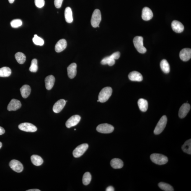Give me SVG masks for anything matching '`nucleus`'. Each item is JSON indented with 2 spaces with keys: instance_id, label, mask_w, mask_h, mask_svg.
I'll use <instances>...</instances> for the list:
<instances>
[{
  "instance_id": "a211bd4d",
  "label": "nucleus",
  "mask_w": 191,
  "mask_h": 191,
  "mask_svg": "<svg viewBox=\"0 0 191 191\" xmlns=\"http://www.w3.org/2000/svg\"><path fill=\"white\" fill-rule=\"evenodd\" d=\"M67 46L66 40L64 39H61L59 40L56 44L55 46V50L56 52L60 53L65 49Z\"/></svg>"
},
{
  "instance_id": "9d476101",
  "label": "nucleus",
  "mask_w": 191,
  "mask_h": 191,
  "mask_svg": "<svg viewBox=\"0 0 191 191\" xmlns=\"http://www.w3.org/2000/svg\"><path fill=\"white\" fill-rule=\"evenodd\" d=\"M81 119V117L79 115H74L69 119L67 120L66 125L68 128H71L75 126L79 123Z\"/></svg>"
},
{
  "instance_id": "423d86ee",
  "label": "nucleus",
  "mask_w": 191,
  "mask_h": 191,
  "mask_svg": "<svg viewBox=\"0 0 191 191\" xmlns=\"http://www.w3.org/2000/svg\"><path fill=\"white\" fill-rule=\"evenodd\" d=\"M88 147V145L86 143L82 144L77 147L73 151V154L74 157L76 158H78L81 156L87 151Z\"/></svg>"
},
{
  "instance_id": "e433bc0d",
  "label": "nucleus",
  "mask_w": 191,
  "mask_h": 191,
  "mask_svg": "<svg viewBox=\"0 0 191 191\" xmlns=\"http://www.w3.org/2000/svg\"><path fill=\"white\" fill-rule=\"evenodd\" d=\"M63 1V0H54V4L56 8H60Z\"/></svg>"
},
{
  "instance_id": "0eeeda50",
  "label": "nucleus",
  "mask_w": 191,
  "mask_h": 191,
  "mask_svg": "<svg viewBox=\"0 0 191 191\" xmlns=\"http://www.w3.org/2000/svg\"><path fill=\"white\" fill-rule=\"evenodd\" d=\"M96 130L98 132L102 133H110L114 130V128L108 123H102L97 126Z\"/></svg>"
},
{
  "instance_id": "6e6552de",
  "label": "nucleus",
  "mask_w": 191,
  "mask_h": 191,
  "mask_svg": "<svg viewBox=\"0 0 191 191\" xmlns=\"http://www.w3.org/2000/svg\"><path fill=\"white\" fill-rule=\"evenodd\" d=\"M19 129L27 132L33 133L37 131V128L32 124L25 123L20 124L19 126Z\"/></svg>"
},
{
  "instance_id": "412c9836",
  "label": "nucleus",
  "mask_w": 191,
  "mask_h": 191,
  "mask_svg": "<svg viewBox=\"0 0 191 191\" xmlns=\"http://www.w3.org/2000/svg\"><path fill=\"white\" fill-rule=\"evenodd\" d=\"M111 166L114 169L122 168L123 166V161L119 159L114 158L112 160L110 161Z\"/></svg>"
},
{
  "instance_id": "dca6fc26",
  "label": "nucleus",
  "mask_w": 191,
  "mask_h": 191,
  "mask_svg": "<svg viewBox=\"0 0 191 191\" xmlns=\"http://www.w3.org/2000/svg\"><path fill=\"white\" fill-rule=\"evenodd\" d=\"M171 26L173 30L176 33H181L184 30V26L178 21H174L172 23Z\"/></svg>"
},
{
  "instance_id": "c9c22d12",
  "label": "nucleus",
  "mask_w": 191,
  "mask_h": 191,
  "mask_svg": "<svg viewBox=\"0 0 191 191\" xmlns=\"http://www.w3.org/2000/svg\"><path fill=\"white\" fill-rule=\"evenodd\" d=\"M35 4L38 8H42L45 5L44 0H35Z\"/></svg>"
},
{
  "instance_id": "bb28decb",
  "label": "nucleus",
  "mask_w": 191,
  "mask_h": 191,
  "mask_svg": "<svg viewBox=\"0 0 191 191\" xmlns=\"http://www.w3.org/2000/svg\"><path fill=\"white\" fill-rule=\"evenodd\" d=\"M161 67L162 71L165 73H169L170 72V66L167 61L164 59L161 63Z\"/></svg>"
},
{
  "instance_id": "37998d69",
  "label": "nucleus",
  "mask_w": 191,
  "mask_h": 191,
  "mask_svg": "<svg viewBox=\"0 0 191 191\" xmlns=\"http://www.w3.org/2000/svg\"><path fill=\"white\" fill-rule=\"evenodd\" d=\"M2 143L1 142H0V149H1L2 148Z\"/></svg>"
},
{
  "instance_id": "7c9ffc66",
  "label": "nucleus",
  "mask_w": 191,
  "mask_h": 191,
  "mask_svg": "<svg viewBox=\"0 0 191 191\" xmlns=\"http://www.w3.org/2000/svg\"><path fill=\"white\" fill-rule=\"evenodd\" d=\"M159 187L162 190L165 191H174L173 188L171 185L167 183L161 182L158 184Z\"/></svg>"
},
{
  "instance_id": "f8f14e48",
  "label": "nucleus",
  "mask_w": 191,
  "mask_h": 191,
  "mask_svg": "<svg viewBox=\"0 0 191 191\" xmlns=\"http://www.w3.org/2000/svg\"><path fill=\"white\" fill-rule=\"evenodd\" d=\"M190 105L188 103L183 104L180 108L179 111V116L180 118H183L186 117L190 109Z\"/></svg>"
},
{
  "instance_id": "4be33fe9",
  "label": "nucleus",
  "mask_w": 191,
  "mask_h": 191,
  "mask_svg": "<svg viewBox=\"0 0 191 191\" xmlns=\"http://www.w3.org/2000/svg\"><path fill=\"white\" fill-rule=\"evenodd\" d=\"M64 17L66 21L68 23H71L73 21V13L70 7H67L64 12Z\"/></svg>"
},
{
  "instance_id": "a19ab883",
  "label": "nucleus",
  "mask_w": 191,
  "mask_h": 191,
  "mask_svg": "<svg viewBox=\"0 0 191 191\" xmlns=\"http://www.w3.org/2000/svg\"><path fill=\"white\" fill-rule=\"evenodd\" d=\"M26 191H40V190L39 189H31L28 190Z\"/></svg>"
},
{
  "instance_id": "58836bf2",
  "label": "nucleus",
  "mask_w": 191,
  "mask_h": 191,
  "mask_svg": "<svg viewBox=\"0 0 191 191\" xmlns=\"http://www.w3.org/2000/svg\"><path fill=\"white\" fill-rule=\"evenodd\" d=\"M106 191H114V189L112 186H109L106 189Z\"/></svg>"
},
{
  "instance_id": "c756f323",
  "label": "nucleus",
  "mask_w": 191,
  "mask_h": 191,
  "mask_svg": "<svg viewBox=\"0 0 191 191\" xmlns=\"http://www.w3.org/2000/svg\"><path fill=\"white\" fill-rule=\"evenodd\" d=\"M115 63V60L111 58L110 56L105 57L101 61V63L102 65H106L108 64L110 66L114 65Z\"/></svg>"
},
{
  "instance_id": "cd10ccee",
  "label": "nucleus",
  "mask_w": 191,
  "mask_h": 191,
  "mask_svg": "<svg viewBox=\"0 0 191 191\" xmlns=\"http://www.w3.org/2000/svg\"><path fill=\"white\" fill-rule=\"evenodd\" d=\"M183 151L188 154H191V139H189L186 141L182 146Z\"/></svg>"
},
{
  "instance_id": "f704fd0d",
  "label": "nucleus",
  "mask_w": 191,
  "mask_h": 191,
  "mask_svg": "<svg viewBox=\"0 0 191 191\" xmlns=\"http://www.w3.org/2000/svg\"><path fill=\"white\" fill-rule=\"evenodd\" d=\"M22 24V22L21 20L20 19H15L12 21L10 22V25L13 28H16L19 27Z\"/></svg>"
},
{
  "instance_id": "f257e3e1",
  "label": "nucleus",
  "mask_w": 191,
  "mask_h": 191,
  "mask_svg": "<svg viewBox=\"0 0 191 191\" xmlns=\"http://www.w3.org/2000/svg\"><path fill=\"white\" fill-rule=\"evenodd\" d=\"M112 89L110 87H106L103 88L100 91L99 95V102L104 103L107 101L112 94Z\"/></svg>"
},
{
  "instance_id": "20e7f679",
  "label": "nucleus",
  "mask_w": 191,
  "mask_h": 191,
  "mask_svg": "<svg viewBox=\"0 0 191 191\" xmlns=\"http://www.w3.org/2000/svg\"><path fill=\"white\" fill-rule=\"evenodd\" d=\"M101 18V12L100 10L95 9L93 13L91 20L92 26L94 28L99 27Z\"/></svg>"
},
{
  "instance_id": "4468645a",
  "label": "nucleus",
  "mask_w": 191,
  "mask_h": 191,
  "mask_svg": "<svg viewBox=\"0 0 191 191\" xmlns=\"http://www.w3.org/2000/svg\"><path fill=\"white\" fill-rule=\"evenodd\" d=\"M66 101L63 99H61L58 100L55 103L53 107V110L54 113H58L61 111L65 106Z\"/></svg>"
},
{
  "instance_id": "ddd939ff",
  "label": "nucleus",
  "mask_w": 191,
  "mask_h": 191,
  "mask_svg": "<svg viewBox=\"0 0 191 191\" xmlns=\"http://www.w3.org/2000/svg\"><path fill=\"white\" fill-rule=\"evenodd\" d=\"M179 57L181 60L184 61H189L191 58V50L189 48L183 49L179 54Z\"/></svg>"
},
{
  "instance_id": "4c0bfd02",
  "label": "nucleus",
  "mask_w": 191,
  "mask_h": 191,
  "mask_svg": "<svg viewBox=\"0 0 191 191\" xmlns=\"http://www.w3.org/2000/svg\"><path fill=\"white\" fill-rule=\"evenodd\" d=\"M120 56V53L119 52H116L114 53L110 57L114 60H117L119 58Z\"/></svg>"
},
{
  "instance_id": "39448f33",
  "label": "nucleus",
  "mask_w": 191,
  "mask_h": 191,
  "mask_svg": "<svg viewBox=\"0 0 191 191\" xmlns=\"http://www.w3.org/2000/svg\"><path fill=\"white\" fill-rule=\"evenodd\" d=\"M167 119L166 115H164L161 118L154 130L155 135H159L164 130L167 123Z\"/></svg>"
},
{
  "instance_id": "c03bdc74",
  "label": "nucleus",
  "mask_w": 191,
  "mask_h": 191,
  "mask_svg": "<svg viewBox=\"0 0 191 191\" xmlns=\"http://www.w3.org/2000/svg\"><path fill=\"white\" fill-rule=\"evenodd\" d=\"M99 102V100H97V102Z\"/></svg>"
},
{
  "instance_id": "1a4fd4ad",
  "label": "nucleus",
  "mask_w": 191,
  "mask_h": 191,
  "mask_svg": "<svg viewBox=\"0 0 191 191\" xmlns=\"http://www.w3.org/2000/svg\"><path fill=\"white\" fill-rule=\"evenodd\" d=\"M9 166L15 172L20 173L24 170V166L21 162L16 160H13L9 163Z\"/></svg>"
},
{
  "instance_id": "7ed1b4c3",
  "label": "nucleus",
  "mask_w": 191,
  "mask_h": 191,
  "mask_svg": "<svg viewBox=\"0 0 191 191\" xmlns=\"http://www.w3.org/2000/svg\"><path fill=\"white\" fill-rule=\"evenodd\" d=\"M143 38L141 36H136L133 40L134 46L138 52L141 54L145 53L147 51L143 45Z\"/></svg>"
},
{
  "instance_id": "a878e982",
  "label": "nucleus",
  "mask_w": 191,
  "mask_h": 191,
  "mask_svg": "<svg viewBox=\"0 0 191 191\" xmlns=\"http://www.w3.org/2000/svg\"><path fill=\"white\" fill-rule=\"evenodd\" d=\"M11 73V70L8 67H4L0 68V77H8Z\"/></svg>"
},
{
  "instance_id": "473e14b6",
  "label": "nucleus",
  "mask_w": 191,
  "mask_h": 191,
  "mask_svg": "<svg viewBox=\"0 0 191 191\" xmlns=\"http://www.w3.org/2000/svg\"><path fill=\"white\" fill-rule=\"evenodd\" d=\"M38 61L36 59H34L31 61V65L29 68V70L31 72H36L38 71Z\"/></svg>"
},
{
  "instance_id": "ea45409f",
  "label": "nucleus",
  "mask_w": 191,
  "mask_h": 191,
  "mask_svg": "<svg viewBox=\"0 0 191 191\" xmlns=\"http://www.w3.org/2000/svg\"><path fill=\"white\" fill-rule=\"evenodd\" d=\"M5 132V130L3 128L0 126V135H3Z\"/></svg>"
},
{
  "instance_id": "79ce46f5",
  "label": "nucleus",
  "mask_w": 191,
  "mask_h": 191,
  "mask_svg": "<svg viewBox=\"0 0 191 191\" xmlns=\"http://www.w3.org/2000/svg\"><path fill=\"white\" fill-rule=\"evenodd\" d=\"M8 1L10 3L12 4L13 3L15 0H8Z\"/></svg>"
},
{
  "instance_id": "aec40b11",
  "label": "nucleus",
  "mask_w": 191,
  "mask_h": 191,
  "mask_svg": "<svg viewBox=\"0 0 191 191\" xmlns=\"http://www.w3.org/2000/svg\"><path fill=\"white\" fill-rule=\"evenodd\" d=\"M55 77L53 75L49 76L46 77L45 80L46 89L50 90L52 89L55 84Z\"/></svg>"
},
{
  "instance_id": "f03ea898",
  "label": "nucleus",
  "mask_w": 191,
  "mask_h": 191,
  "mask_svg": "<svg viewBox=\"0 0 191 191\" xmlns=\"http://www.w3.org/2000/svg\"><path fill=\"white\" fill-rule=\"evenodd\" d=\"M150 158L154 163L159 165L166 164L168 161L167 157L159 154L155 153L151 154Z\"/></svg>"
},
{
  "instance_id": "2eb2a0df",
  "label": "nucleus",
  "mask_w": 191,
  "mask_h": 191,
  "mask_svg": "<svg viewBox=\"0 0 191 191\" xmlns=\"http://www.w3.org/2000/svg\"><path fill=\"white\" fill-rule=\"evenodd\" d=\"M153 16V13L151 10L148 7H144L142 12V19L147 21L151 20Z\"/></svg>"
},
{
  "instance_id": "9b49d317",
  "label": "nucleus",
  "mask_w": 191,
  "mask_h": 191,
  "mask_svg": "<svg viewBox=\"0 0 191 191\" xmlns=\"http://www.w3.org/2000/svg\"><path fill=\"white\" fill-rule=\"evenodd\" d=\"M21 103L20 100L13 99L7 106V109L9 111L16 110L21 107Z\"/></svg>"
},
{
  "instance_id": "c85d7f7f",
  "label": "nucleus",
  "mask_w": 191,
  "mask_h": 191,
  "mask_svg": "<svg viewBox=\"0 0 191 191\" xmlns=\"http://www.w3.org/2000/svg\"><path fill=\"white\" fill-rule=\"evenodd\" d=\"M15 58L18 63L22 64L26 60V57L25 54L21 52H18L15 54Z\"/></svg>"
},
{
  "instance_id": "6ab92c4d",
  "label": "nucleus",
  "mask_w": 191,
  "mask_h": 191,
  "mask_svg": "<svg viewBox=\"0 0 191 191\" xmlns=\"http://www.w3.org/2000/svg\"><path fill=\"white\" fill-rule=\"evenodd\" d=\"M77 65L76 63H72L68 68V75L69 78L73 79L77 74Z\"/></svg>"
},
{
  "instance_id": "5701e85b",
  "label": "nucleus",
  "mask_w": 191,
  "mask_h": 191,
  "mask_svg": "<svg viewBox=\"0 0 191 191\" xmlns=\"http://www.w3.org/2000/svg\"><path fill=\"white\" fill-rule=\"evenodd\" d=\"M31 90L30 87L28 85L23 86L20 89L21 94L22 97L24 99H26L30 95Z\"/></svg>"
},
{
  "instance_id": "72a5a7b5",
  "label": "nucleus",
  "mask_w": 191,
  "mask_h": 191,
  "mask_svg": "<svg viewBox=\"0 0 191 191\" xmlns=\"http://www.w3.org/2000/svg\"><path fill=\"white\" fill-rule=\"evenodd\" d=\"M32 40L35 44L37 45L43 46L44 43L43 39L38 37L37 35H34V37L33 38Z\"/></svg>"
},
{
  "instance_id": "393cba45",
  "label": "nucleus",
  "mask_w": 191,
  "mask_h": 191,
  "mask_svg": "<svg viewBox=\"0 0 191 191\" xmlns=\"http://www.w3.org/2000/svg\"><path fill=\"white\" fill-rule=\"evenodd\" d=\"M32 164L36 166H40L43 163V160L40 156L34 155L31 157Z\"/></svg>"
},
{
  "instance_id": "f3484780",
  "label": "nucleus",
  "mask_w": 191,
  "mask_h": 191,
  "mask_svg": "<svg viewBox=\"0 0 191 191\" xmlns=\"http://www.w3.org/2000/svg\"><path fill=\"white\" fill-rule=\"evenodd\" d=\"M128 78L131 81L140 82L142 81V75L137 71L131 72L128 75Z\"/></svg>"
},
{
  "instance_id": "2f4dec72",
  "label": "nucleus",
  "mask_w": 191,
  "mask_h": 191,
  "mask_svg": "<svg viewBox=\"0 0 191 191\" xmlns=\"http://www.w3.org/2000/svg\"><path fill=\"white\" fill-rule=\"evenodd\" d=\"M91 180V175L89 172L85 173L82 178V183L84 185H87L90 184Z\"/></svg>"
},
{
  "instance_id": "b1692460",
  "label": "nucleus",
  "mask_w": 191,
  "mask_h": 191,
  "mask_svg": "<svg viewBox=\"0 0 191 191\" xmlns=\"http://www.w3.org/2000/svg\"><path fill=\"white\" fill-rule=\"evenodd\" d=\"M139 109L143 112H146L148 109V102L147 100L143 99H139L138 102Z\"/></svg>"
}]
</instances>
